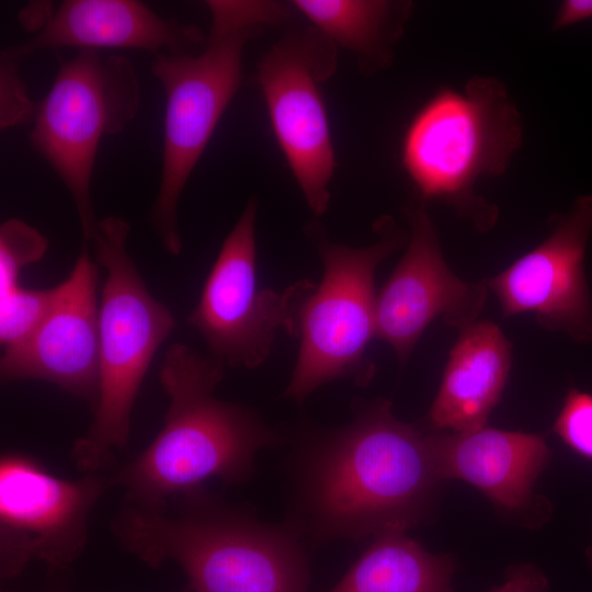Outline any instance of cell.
<instances>
[{"instance_id": "cell-18", "label": "cell", "mask_w": 592, "mask_h": 592, "mask_svg": "<svg viewBox=\"0 0 592 592\" xmlns=\"http://www.w3.org/2000/svg\"><path fill=\"white\" fill-rule=\"evenodd\" d=\"M455 561L428 551L403 531L372 537L329 592H453Z\"/></svg>"}, {"instance_id": "cell-9", "label": "cell", "mask_w": 592, "mask_h": 592, "mask_svg": "<svg viewBox=\"0 0 592 592\" xmlns=\"http://www.w3.org/2000/svg\"><path fill=\"white\" fill-rule=\"evenodd\" d=\"M250 200L224 240L186 321L206 342L210 355L226 366L255 368L269 356L276 333L296 337L299 305L314 283L307 280L277 293L257 280L254 221Z\"/></svg>"}, {"instance_id": "cell-20", "label": "cell", "mask_w": 592, "mask_h": 592, "mask_svg": "<svg viewBox=\"0 0 592 592\" xmlns=\"http://www.w3.org/2000/svg\"><path fill=\"white\" fill-rule=\"evenodd\" d=\"M293 5L330 38L363 54L383 42L394 8L376 0H296Z\"/></svg>"}, {"instance_id": "cell-4", "label": "cell", "mask_w": 592, "mask_h": 592, "mask_svg": "<svg viewBox=\"0 0 592 592\" xmlns=\"http://www.w3.org/2000/svg\"><path fill=\"white\" fill-rule=\"evenodd\" d=\"M212 27L198 53L158 54L151 71L166 94L160 186L149 221L171 255L182 251L178 205L226 107L239 89L242 52L260 24L278 20L263 1H208Z\"/></svg>"}, {"instance_id": "cell-2", "label": "cell", "mask_w": 592, "mask_h": 592, "mask_svg": "<svg viewBox=\"0 0 592 592\" xmlns=\"http://www.w3.org/2000/svg\"><path fill=\"white\" fill-rule=\"evenodd\" d=\"M111 530L147 566L177 563L192 592H308L306 544L296 531L205 487L173 497L162 509L127 505Z\"/></svg>"}, {"instance_id": "cell-6", "label": "cell", "mask_w": 592, "mask_h": 592, "mask_svg": "<svg viewBox=\"0 0 592 592\" xmlns=\"http://www.w3.org/2000/svg\"><path fill=\"white\" fill-rule=\"evenodd\" d=\"M128 223L99 219L90 243L106 271L99 304L100 389L92 423L72 447L77 467L99 473L128 442L139 388L160 345L175 326L172 312L148 291L126 243Z\"/></svg>"}, {"instance_id": "cell-22", "label": "cell", "mask_w": 592, "mask_h": 592, "mask_svg": "<svg viewBox=\"0 0 592 592\" xmlns=\"http://www.w3.org/2000/svg\"><path fill=\"white\" fill-rule=\"evenodd\" d=\"M548 580L532 565H517L508 570L503 584L488 592H546Z\"/></svg>"}, {"instance_id": "cell-1", "label": "cell", "mask_w": 592, "mask_h": 592, "mask_svg": "<svg viewBox=\"0 0 592 592\" xmlns=\"http://www.w3.org/2000/svg\"><path fill=\"white\" fill-rule=\"evenodd\" d=\"M285 473L283 521L306 545L407 532L432 516L443 481L428 434L384 398L356 400L346 424L294 440Z\"/></svg>"}, {"instance_id": "cell-21", "label": "cell", "mask_w": 592, "mask_h": 592, "mask_svg": "<svg viewBox=\"0 0 592 592\" xmlns=\"http://www.w3.org/2000/svg\"><path fill=\"white\" fill-rule=\"evenodd\" d=\"M553 431L570 449L592 460V394L569 388Z\"/></svg>"}, {"instance_id": "cell-15", "label": "cell", "mask_w": 592, "mask_h": 592, "mask_svg": "<svg viewBox=\"0 0 592 592\" xmlns=\"http://www.w3.org/2000/svg\"><path fill=\"white\" fill-rule=\"evenodd\" d=\"M304 48L285 43L259 66V81L272 129L309 205L322 215L329 204L334 151L326 106Z\"/></svg>"}, {"instance_id": "cell-17", "label": "cell", "mask_w": 592, "mask_h": 592, "mask_svg": "<svg viewBox=\"0 0 592 592\" xmlns=\"http://www.w3.org/2000/svg\"><path fill=\"white\" fill-rule=\"evenodd\" d=\"M511 361V345L496 323L474 321L462 328L428 413L430 428L463 433L486 426L505 388Z\"/></svg>"}, {"instance_id": "cell-10", "label": "cell", "mask_w": 592, "mask_h": 592, "mask_svg": "<svg viewBox=\"0 0 592 592\" xmlns=\"http://www.w3.org/2000/svg\"><path fill=\"white\" fill-rule=\"evenodd\" d=\"M111 487L89 473L64 479L33 457L5 453L0 460V574L18 577L33 560L64 571L83 553L88 519Z\"/></svg>"}, {"instance_id": "cell-23", "label": "cell", "mask_w": 592, "mask_h": 592, "mask_svg": "<svg viewBox=\"0 0 592 592\" xmlns=\"http://www.w3.org/2000/svg\"><path fill=\"white\" fill-rule=\"evenodd\" d=\"M590 19H592V0H566L559 5L553 29H566Z\"/></svg>"}, {"instance_id": "cell-25", "label": "cell", "mask_w": 592, "mask_h": 592, "mask_svg": "<svg viewBox=\"0 0 592 592\" xmlns=\"http://www.w3.org/2000/svg\"><path fill=\"white\" fill-rule=\"evenodd\" d=\"M184 592H192L191 590L186 589Z\"/></svg>"}, {"instance_id": "cell-16", "label": "cell", "mask_w": 592, "mask_h": 592, "mask_svg": "<svg viewBox=\"0 0 592 592\" xmlns=\"http://www.w3.org/2000/svg\"><path fill=\"white\" fill-rule=\"evenodd\" d=\"M428 439L443 481L464 480L505 510L525 508L537 477L550 462L545 439L537 434L483 426L428 434Z\"/></svg>"}, {"instance_id": "cell-13", "label": "cell", "mask_w": 592, "mask_h": 592, "mask_svg": "<svg viewBox=\"0 0 592 592\" xmlns=\"http://www.w3.org/2000/svg\"><path fill=\"white\" fill-rule=\"evenodd\" d=\"M411 237L392 274L376 295V338L405 363L437 317L459 330L476 321L487 282L468 283L443 259L437 234L423 204L409 210Z\"/></svg>"}, {"instance_id": "cell-8", "label": "cell", "mask_w": 592, "mask_h": 592, "mask_svg": "<svg viewBox=\"0 0 592 592\" xmlns=\"http://www.w3.org/2000/svg\"><path fill=\"white\" fill-rule=\"evenodd\" d=\"M139 83L128 58L80 49L62 62L53 84L35 106L32 148L68 190L84 244L96 223L91 181L103 137L121 133L139 107Z\"/></svg>"}, {"instance_id": "cell-5", "label": "cell", "mask_w": 592, "mask_h": 592, "mask_svg": "<svg viewBox=\"0 0 592 592\" xmlns=\"http://www.w3.org/2000/svg\"><path fill=\"white\" fill-rule=\"evenodd\" d=\"M521 140V117L504 86L474 77L463 90L437 91L418 110L402 137L401 163L422 201H443L486 230L497 209L475 185L504 172Z\"/></svg>"}, {"instance_id": "cell-3", "label": "cell", "mask_w": 592, "mask_h": 592, "mask_svg": "<svg viewBox=\"0 0 592 592\" xmlns=\"http://www.w3.org/2000/svg\"><path fill=\"white\" fill-rule=\"evenodd\" d=\"M225 367L184 343L168 348L159 369L169 397L163 426L146 449L109 478L125 491L128 505L162 509L212 478L244 482L254 474L258 452L281 443V435L257 411L215 396Z\"/></svg>"}, {"instance_id": "cell-14", "label": "cell", "mask_w": 592, "mask_h": 592, "mask_svg": "<svg viewBox=\"0 0 592 592\" xmlns=\"http://www.w3.org/2000/svg\"><path fill=\"white\" fill-rule=\"evenodd\" d=\"M34 30L25 42L1 49L0 75H19L23 60L43 49L184 54L204 41L195 25L162 18L137 0H66L56 10L46 5Z\"/></svg>"}, {"instance_id": "cell-7", "label": "cell", "mask_w": 592, "mask_h": 592, "mask_svg": "<svg viewBox=\"0 0 592 592\" xmlns=\"http://www.w3.org/2000/svg\"><path fill=\"white\" fill-rule=\"evenodd\" d=\"M378 241L362 248L318 241L321 282L304 296L296 316L298 357L283 396L303 402L337 379L366 386L375 374L367 355L376 337L375 272L403 241L390 218H382Z\"/></svg>"}, {"instance_id": "cell-24", "label": "cell", "mask_w": 592, "mask_h": 592, "mask_svg": "<svg viewBox=\"0 0 592 592\" xmlns=\"http://www.w3.org/2000/svg\"><path fill=\"white\" fill-rule=\"evenodd\" d=\"M587 556H588L589 563L592 567V546L587 550Z\"/></svg>"}, {"instance_id": "cell-12", "label": "cell", "mask_w": 592, "mask_h": 592, "mask_svg": "<svg viewBox=\"0 0 592 592\" xmlns=\"http://www.w3.org/2000/svg\"><path fill=\"white\" fill-rule=\"evenodd\" d=\"M35 329L3 349V384L38 379L54 384L95 410L100 389L98 263L83 244L70 274L56 285Z\"/></svg>"}, {"instance_id": "cell-19", "label": "cell", "mask_w": 592, "mask_h": 592, "mask_svg": "<svg viewBox=\"0 0 592 592\" xmlns=\"http://www.w3.org/2000/svg\"><path fill=\"white\" fill-rule=\"evenodd\" d=\"M47 239L19 218L0 226V335L5 341L26 337L45 315L53 288H26L20 283L22 270L39 261Z\"/></svg>"}, {"instance_id": "cell-11", "label": "cell", "mask_w": 592, "mask_h": 592, "mask_svg": "<svg viewBox=\"0 0 592 592\" xmlns=\"http://www.w3.org/2000/svg\"><path fill=\"white\" fill-rule=\"evenodd\" d=\"M592 236V195L553 218L548 237L487 280L504 317L532 314L550 331L592 343V299L584 259Z\"/></svg>"}]
</instances>
